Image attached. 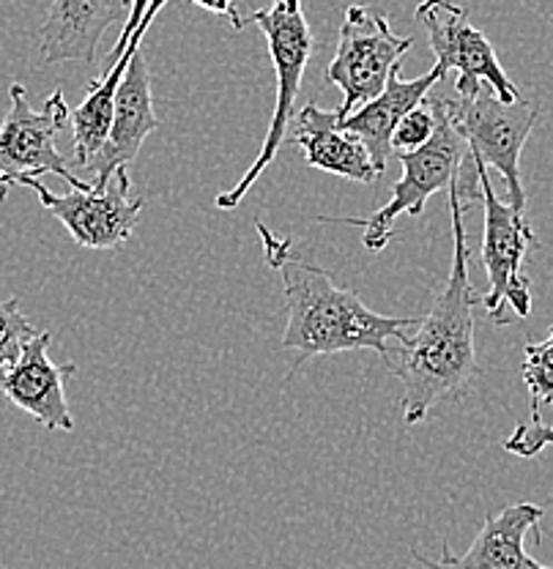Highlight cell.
I'll use <instances>...</instances> for the list:
<instances>
[{
  "instance_id": "obj_11",
  "label": "cell",
  "mask_w": 553,
  "mask_h": 569,
  "mask_svg": "<svg viewBox=\"0 0 553 569\" xmlns=\"http://www.w3.org/2000/svg\"><path fill=\"white\" fill-rule=\"evenodd\" d=\"M543 507L519 501L504 507L502 512L487 515L480 526L472 548L463 556H455L447 542H442V559H427L419 550H412V559L425 569H553L540 565L526 550V533L540 537Z\"/></svg>"
},
{
  "instance_id": "obj_16",
  "label": "cell",
  "mask_w": 553,
  "mask_h": 569,
  "mask_svg": "<svg viewBox=\"0 0 553 569\" xmlns=\"http://www.w3.org/2000/svg\"><path fill=\"white\" fill-rule=\"evenodd\" d=\"M444 71L433 67L427 74L414 77V80H403L401 67L392 69L389 80H386L384 91L378 93L371 102L356 107L350 116L343 118V129H348L350 134H356L365 142L367 153H371V162L376 168L378 176L386 173V164H389L392 153V134H395L397 123L403 121V116L425 102L427 93L444 80Z\"/></svg>"
},
{
  "instance_id": "obj_1",
  "label": "cell",
  "mask_w": 553,
  "mask_h": 569,
  "mask_svg": "<svg viewBox=\"0 0 553 569\" xmlns=\"http://www.w3.org/2000/svg\"><path fill=\"white\" fill-rule=\"evenodd\" d=\"M264 241L266 260L283 277L288 326L283 335L285 351H294L288 378L299 372L313 356L343 351H376L384 365L392 361V342H406L422 318L378 316L354 290L340 288L320 266L296 258L290 239L271 233L264 222L255 224Z\"/></svg>"
},
{
  "instance_id": "obj_3",
  "label": "cell",
  "mask_w": 553,
  "mask_h": 569,
  "mask_svg": "<svg viewBox=\"0 0 553 569\" xmlns=\"http://www.w3.org/2000/svg\"><path fill=\"white\" fill-rule=\"evenodd\" d=\"M427 104L436 112V132L416 151L397 153L403 173L392 187V198L386 200V206H381L371 217H320V222L359 224V228H365L362 244L371 252H378L395 239V222L403 213L422 217L431 194L450 192L455 187L468 146L463 134L457 132L455 118H452L447 107V97L431 91L427 93Z\"/></svg>"
},
{
  "instance_id": "obj_23",
  "label": "cell",
  "mask_w": 553,
  "mask_h": 569,
  "mask_svg": "<svg viewBox=\"0 0 553 569\" xmlns=\"http://www.w3.org/2000/svg\"><path fill=\"white\" fill-rule=\"evenodd\" d=\"M192 3L200 6V9L211 11V14L228 17L234 31H244V14L239 11V6H236V0H192Z\"/></svg>"
},
{
  "instance_id": "obj_19",
  "label": "cell",
  "mask_w": 553,
  "mask_h": 569,
  "mask_svg": "<svg viewBox=\"0 0 553 569\" xmlns=\"http://www.w3.org/2000/svg\"><path fill=\"white\" fill-rule=\"evenodd\" d=\"M36 335H39V329L22 316L20 301H0V381H3L6 372L20 361L22 351H26L28 342H31Z\"/></svg>"
},
{
  "instance_id": "obj_10",
  "label": "cell",
  "mask_w": 553,
  "mask_h": 569,
  "mask_svg": "<svg viewBox=\"0 0 553 569\" xmlns=\"http://www.w3.org/2000/svg\"><path fill=\"white\" fill-rule=\"evenodd\" d=\"M20 187L33 189L39 203L56 219H61L71 239L88 249H116L132 239L146 209V200L132 198V178L129 168L116 170L107 187L71 189L67 194H56L39 178H22Z\"/></svg>"
},
{
  "instance_id": "obj_14",
  "label": "cell",
  "mask_w": 553,
  "mask_h": 569,
  "mask_svg": "<svg viewBox=\"0 0 553 569\" xmlns=\"http://www.w3.org/2000/svg\"><path fill=\"white\" fill-rule=\"evenodd\" d=\"M132 0H52L41 26V67L97 61V47L116 22L129 17Z\"/></svg>"
},
{
  "instance_id": "obj_6",
  "label": "cell",
  "mask_w": 553,
  "mask_h": 569,
  "mask_svg": "<svg viewBox=\"0 0 553 569\" xmlns=\"http://www.w3.org/2000/svg\"><path fill=\"white\" fill-rule=\"evenodd\" d=\"M447 107L455 118L457 132L468 146V157L483 162L487 170H496L507 183L510 206L526 211V192L521 181V153L529 134L537 127V104L519 99L515 104H504L493 93L491 86H483L472 97H447Z\"/></svg>"
},
{
  "instance_id": "obj_9",
  "label": "cell",
  "mask_w": 553,
  "mask_h": 569,
  "mask_svg": "<svg viewBox=\"0 0 553 569\" xmlns=\"http://www.w3.org/2000/svg\"><path fill=\"white\" fill-rule=\"evenodd\" d=\"M416 20L425 26L427 39L436 52V67L444 74L450 71L457 74V97H472L483 86H491L504 104L519 102V88L498 63L491 39L480 28H474L463 6L452 0H422L416 6Z\"/></svg>"
},
{
  "instance_id": "obj_7",
  "label": "cell",
  "mask_w": 553,
  "mask_h": 569,
  "mask_svg": "<svg viewBox=\"0 0 553 569\" xmlns=\"http://www.w3.org/2000/svg\"><path fill=\"white\" fill-rule=\"evenodd\" d=\"M9 112L0 123V200L9 194L11 187H20L22 178L47 173L61 176L71 189L88 187V181L71 173L56 146L71 116L61 88L47 97L41 110H33L26 86L20 82L9 88Z\"/></svg>"
},
{
  "instance_id": "obj_21",
  "label": "cell",
  "mask_w": 553,
  "mask_h": 569,
  "mask_svg": "<svg viewBox=\"0 0 553 569\" xmlns=\"http://www.w3.org/2000/svg\"><path fill=\"white\" fill-rule=\"evenodd\" d=\"M545 447H553V427L543 425L540 419H532L529 425H519L504 438V449L510 455H519V458H534Z\"/></svg>"
},
{
  "instance_id": "obj_17",
  "label": "cell",
  "mask_w": 553,
  "mask_h": 569,
  "mask_svg": "<svg viewBox=\"0 0 553 569\" xmlns=\"http://www.w3.org/2000/svg\"><path fill=\"white\" fill-rule=\"evenodd\" d=\"M135 50H140L138 39L129 41L121 61L107 67L105 74L88 86V93L80 102V107L71 110V153H75V164L82 173L91 168V162L97 159V153L102 151V146L107 142V134H110L118 86H121L124 71H127L129 58H132Z\"/></svg>"
},
{
  "instance_id": "obj_4",
  "label": "cell",
  "mask_w": 553,
  "mask_h": 569,
  "mask_svg": "<svg viewBox=\"0 0 553 569\" xmlns=\"http://www.w3.org/2000/svg\"><path fill=\"white\" fill-rule=\"evenodd\" d=\"M247 26H255L266 36L271 67H275L277 74V102L258 157H255V162L249 164L247 173L239 178L234 189L217 194V209H236V206H241L244 194L264 176V170L275 162L285 132H288L290 121H294L296 97H299L307 63H310L315 52V36L310 22H307L302 0H271L269 9L253 11V14L244 17V28Z\"/></svg>"
},
{
  "instance_id": "obj_15",
  "label": "cell",
  "mask_w": 553,
  "mask_h": 569,
  "mask_svg": "<svg viewBox=\"0 0 553 569\" xmlns=\"http://www.w3.org/2000/svg\"><path fill=\"white\" fill-rule=\"evenodd\" d=\"M343 110H320L315 102H307L294 116V134L290 142L305 151V162L324 173L348 178V181L373 183L378 181L376 168L371 162L365 142L348 129H343Z\"/></svg>"
},
{
  "instance_id": "obj_5",
  "label": "cell",
  "mask_w": 553,
  "mask_h": 569,
  "mask_svg": "<svg viewBox=\"0 0 553 569\" xmlns=\"http://www.w3.org/2000/svg\"><path fill=\"white\" fill-rule=\"evenodd\" d=\"M477 176L485 211L480 254H483L487 274V293L480 296V305L485 307L493 323L510 326L532 312V280L523 274V263L529 258V249L534 247V230L526 213L496 198V189L483 162H477Z\"/></svg>"
},
{
  "instance_id": "obj_22",
  "label": "cell",
  "mask_w": 553,
  "mask_h": 569,
  "mask_svg": "<svg viewBox=\"0 0 553 569\" xmlns=\"http://www.w3.org/2000/svg\"><path fill=\"white\" fill-rule=\"evenodd\" d=\"M148 6H151V0H132V6H129V17H127V22H124V31H121V36H118V41H116V47H112L110 56H107V67H112V63L121 61V56L127 52L129 41H132L135 33H138Z\"/></svg>"
},
{
  "instance_id": "obj_8",
  "label": "cell",
  "mask_w": 553,
  "mask_h": 569,
  "mask_svg": "<svg viewBox=\"0 0 553 569\" xmlns=\"http://www.w3.org/2000/svg\"><path fill=\"white\" fill-rule=\"evenodd\" d=\"M412 36H397L389 20L373 6H348L340 26V41L332 63L326 67V80L343 91V116H350L359 104L376 99L384 91L392 69L401 58L412 52Z\"/></svg>"
},
{
  "instance_id": "obj_2",
  "label": "cell",
  "mask_w": 553,
  "mask_h": 569,
  "mask_svg": "<svg viewBox=\"0 0 553 569\" xmlns=\"http://www.w3.org/2000/svg\"><path fill=\"white\" fill-rule=\"evenodd\" d=\"M447 198L455 230V254L447 284L436 293L431 312L419 320L416 335L392 351V356L401 353V359H392L389 370L403 383L406 425H419L436 402L463 397L480 376L474 351V305H480V293H474L468 280V247L463 228L466 209L455 187Z\"/></svg>"
},
{
  "instance_id": "obj_13",
  "label": "cell",
  "mask_w": 553,
  "mask_h": 569,
  "mask_svg": "<svg viewBox=\"0 0 553 569\" xmlns=\"http://www.w3.org/2000/svg\"><path fill=\"white\" fill-rule=\"evenodd\" d=\"M50 331H39L28 348L22 351L20 361L6 372L0 381V395L14 402L20 411L31 413L47 430H75V417L67 402V378L77 372L75 365H56L50 361Z\"/></svg>"
},
{
  "instance_id": "obj_18",
  "label": "cell",
  "mask_w": 553,
  "mask_h": 569,
  "mask_svg": "<svg viewBox=\"0 0 553 569\" xmlns=\"http://www.w3.org/2000/svg\"><path fill=\"white\" fill-rule=\"evenodd\" d=\"M523 383L532 400V419H540L543 406L553 402V326L543 342H529L523 348Z\"/></svg>"
},
{
  "instance_id": "obj_12",
  "label": "cell",
  "mask_w": 553,
  "mask_h": 569,
  "mask_svg": "<svg viewBox=\"0 0 553 569\" xmlns=\"http://www.w3.org/2000/svg\"><path fill=\"white\" fill-rule=\"evenodd\" d=\"M159 127V118L154 112L151 71L142 61L140 50L132 52L129 67L124 71V80L116 93V112H112V127L107 142L86 176H91L93 187H107L116 170L129 168L138 159L142 142Z\"/></svg>"
},
{
  "instance_id": "obj_20",
  "label": "cell",
  "mask_w": 553,
  "mask_h": 569,
  "mask_svg": "<svg viewBox=\"0 0 553 569\" xmlns=\"http://www.w3.org/2000/svg\"><path fill=\"white\" fill-rule=\"evenodd\" d=\"M436 132V112L425 102L414 107L408 116H403V121L397 123L395 134H392V153H412L416 148L425 146L427 140Z\"/></svg>"
}]
</instances>
